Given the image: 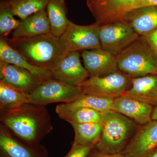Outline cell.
<instances>
[{
    "label": "cell",
    "mask_w": 157,
    "mask_h": 157,
    "mask_svg": "<svg viewBox=\"0 0 157 157\" xmlns=\"http://www.w3.org/2000/svg\"><path fill=\"white\" fill-rule=\"evenodd\" d=\"M119 70L131 78L157 76V53L143 37L117 56Z\"/></svg>",
    "instance_id": "4"
},
{
    "label": "cell",
    "mask_w": 157,
    "mask_h": 157,
    "mask_svg": "<svg viewBox=\"0 0 157 157\" xmlns=\"http://www.w3.org/2000/svg\"><path fill=\"white\" fill-rule=\"evenodd\" d=\"M33 66L51 70L68 52L60 38L52 34L32 38H5Z\"/></svg>",
    "instance_id": "2"
},
{
    "label": "cell",
    "mask_w": 157,
    "mask_h": 157,
    "mask_svg": "<svg viewBox=\"0 0 157 157\" xmlns=\"http://www.w3.org/2000/svg\"><path fill=\"white\" fill-rule=\"evenodd\" d=\"M46 11L51 34L58 38L61 36L67 26V8L66 0H48Z\"/></svg>",
    "instance_id": "21"
},
{
    "label": "cell",
    "mask_w": 157,
    "mask_h": 157,
    "mask_svg": "<svg viewBox=\"0 0 157 157\" xmlns=\"http://www.w3.org/2000/svg\"><path fill=\"white\" fill-rule=\"evenodd\" d=\"M95 145H72V147L65 157H87Z\"/></svg>",
    "instance_id": "27"
},
{
    "label": "cell",
    "mask_w": 157,
    "mask_h": 157,
    "mask_svg": "<svg viewBox=\"0 0 157 157\" xmlns=\"http://www.w3.org/2000/svg\"><path fill=\"white\" fill-rule=\"evenodd\" d=\"M81 56L90 76H107L119 70L117 56L103 48L83 51Z\"/></svg>",
    "instance_id": "13"
},
{
    "label": "cell",
    "mask_w": 157,
    "mask_h": 157,
    "mask_svg": "<svg viewBox=\"0 0 157 157\" xmlns=\"http://www.w3.org/2000/svg\"><path fill=\"white\" fill-rule=\"evenodd\" d=\"M83 94L79 86L68 85L52 78L42 82L27 95L29 103L46 106L52 103H72Z\"/></svg>",
    "instance_id": "6"
},
{
    "label": "cell",
    "mask_w": 157,
    "mask_h": 157,
    "mask_svg": "<svg viewBox=\"0 0 157 157\" xmlns=\"http://www.w3.org/2000/svg\"><path fill=\"white\" fill-rule=\"evenodd\" d=\"M94 148L95 151L93 152L92 151L87 157H126L124 155L121 153L114 154H105L101 153L97 151L95 149V147Z\"/></svg>",
    "instance_id": "29"
},
{
    "label": "cell",
    "mask_w": 157,
    "mask_h": 157,
    "mask_svg": "<svg viewBox=\"0 0 157 157\" xmlns=\"http://www.w3.org/2000/svg\"><path fill=\"white\" fill-rule=\"evenodd\" d=\"M51 72L53 78L71 86H78L90 77L82 65L79 52H68Z\"/></svg>",
    "instance_id": "10"
},
{
    "label": "cell",
    "mask_w": 157,
    "mask_h": 157,
    "mask_svg": "<svg viewBox=\"0 0 157 157\" xmlns=\"http://www.w3.org/2000/svg\"><path fill=\"white\" fill-rule=\"evenodd\" d=\"M49 34H52L50 22L45 9L21 20L19 25L12 33V38H32Z\"/></svg>",
    "instance_id": "16"
},
{
    "label": "cell",
    "mask_w": 157,
    "mask_h": 157,
    "mask_svg": "<svg viewBox=\"0 0 157 157\" xmlns=\"http://www.w3.org/2000/svg\"><path fill=\"white\" fill-rule=\"evenodd\" d=\"M99 37L101 48L117 56L140 36L127 23L121 20L100 25Z\"/></svg>",
    "instance_id": "8"
},
{
    "label": "cell",
    "mask_w": 157,
    "mask_h": 157,
    "mask_svg": "<svg viewBox=\"0 0 157 157\" xmlns=\"http://www.w3.org/2000/svg\"><path fill=\"white\" fill-rule=\"evenodd\" d=\"M75 134L74 145H96L102 132V123H71Z\"/></svg>",
    "instance_id": "23"
},
{
    "label": "cell",
    "mask_w": 157,
    "mask_h": 157,
    "mask_svg": "<svg viewBox=\"0 0 157 157\" xmlns=\"http://www.w3.org/2000/svg\"><path fill=\"white\" fill-rule=\"evenodd\" d=\"M96 22L102 25L122 20L129 12L157 6V0H86Z\"/></svg>",
    "instance_id": "5"
},
{
    "label": "cell",
    "mask_w": 157,
    "mask_h": 157,
    "mask_svg": "<svg viewBox=\"0 0 157 157\" xmlns=\"http://www.w3.org/2000/svg\"><path fill=\"white\" fill-rule=\"evenodd\" d=\"M14 16L23 20L46 9L48 0H7Z\"/></svg>",
    "instance_id": "24"
},
{
    "label": "cell",
    "mask_w": 157,
    "mask_h": 157,
    "mask_svg": "<svg viewBox=\"0 0 157 157\" xmlns=\"http://www.w3.org/2000/svg\"><path fill=\"white\" fill-rule=\"evenodd\" d=\"M9 7L7 0L0 2V36L1 38L6 37L19 25L20 20L16 19Z\"/></svg>",
    "instance_id": "26"
},
{
    "label": "cell",
    "mask_w": 157,
    "mask_h": 157,
    "mask_svg": "<svg viewBox=\"0 0 157 157\" xmlns=\"http://www.w3.org/2000/svg\"><path fill=\"white\" fill-rule=\"evenodd\" d=\"M151 120L157 121V106L153 110L151 115Z\"/></svg>",
    "instance_id": "31"
},
{
    "label": "cell",
    "mask_w": 157,
    "mask_h": 157,
    "mask_svg": "<svg viewBox=\"0 0 157 157\" xmlns=\"http://www.w3.org/2000/svg\"><path fill=\"white\" fill-rule=\"evenodd\" d=\"M0 61L24 68L42 81L53 78L50 70L31 64L22 55L12 48L3 38L0 39Z\"/></svg>",
    "instance_id": "19"
},
{
    "label": "cell",
    "mask_w": 157,
    "mask_h": 157,
    "mask_svg": "<svg viewBox=\"0 0 157 157\" xmlns=\"http://www.w3.org/2000/svg\"><path fill=\"white\" fill-rule=\"evenodd\" d=\"M157 147V121L151 120L136 129L123 155L126 157H143Z\"/></svg>",
    "instance_id": "11"
},
{
    "label": "cell",
    "mask_w": 157,
    "mask_h": 157,
    "mask_svg": "<svg viewBox=\"0 0 157 157\" xmlns=\"http://www.w3.org/2000/svg\"><path fill=\"white\" fill-rule=\"evenodd\" d=\"M56 112L61 119L70 124L102 123V113L88 107H76L62 103L56 107Z\"/></svg>",
    "instance_id": "20"
},
{
    "label": "cell",
    "mask_w": 157,
    "mask_h": 157,
    "mask_svg": "<svg viewBox=\"0 0 157 157\" xmlns=\"http://www.w3.org/2000/svg\"><path fill=\"white\" fill-rule=\"evenodd\" d=\"M132 78L119 70L103 76H90L79 85L83 94L113 98L123 96L131 88Z\"/></svg>",
    "instance_id": "7"
},
{
    "label": "cell",
    "mask_w": 157,
    "mask_h": 157,
    "mask_svg": "<svg viewBox=\"0 0 157 157\" xmlns=\"http://www.w3.org/2000/svg\"><path fill=\"white\" fill-rule=\"evenodd\" d=\"M152 105L157 104V76L132 78L131 88L124 95Z\"/></svg>",
    "instance_id": "18"
},
{
    "label": "cell",
    "mask_w": 157,
    "mask_h": 157,
    "mask_svg": "<svg viewBox=\"0 0 157 157\" xmlns=\"http://www.w3.org/2000/svg\"><path fill=\"white\" fill-rule=\"evenodd\" d=\"M0 78L26 94H28L42 82L28 70L0 61Z\"/></svg>",
    "instance_id": "14"
},
{
    "label": "cell",
    "mask_w": 157,
    "mask_h": 157,
    "mask_svg": "<svg viewBox=\"0 0 157 157\" xmlns=\"http://www.w3.org/2000/svg\"><path fill=\"white\" fill-rule=\"evenodd\" d=\"M29 103L27 94L0 80V112L17 109Z\"/></svg>",
    "instance_id": "22"
},
{
    "label": "cell",
    "mask_w": 157,
    "mask_h": 157,
    "mask_svg": "<svg viewBox=\"0 0 157 157\" xmlns=\"http://www.w3.org/2000/svg\"><path fill=\"white\" fill-rule=\"evenodd\" d=\"M113 100V98L83 94L76 101L67 104L76 107H88L104 113L112 109Z\"/></svg>",
    "instance_id": "25"
},
{
    "label": "cell",
    "mask_w": 157,
    "mask_h": 157,
    "mask_svg": "<svg viewBox=\"0 0 157 157\" xmlns=\"http://www.w3.org/2000/svg\"><path fill=\"white\" fill-rule=\"evenodd\" d=\"M1 157H48L40 145H29L16 138L2 125H0Z\"/></svg>",
    "instance_id": "12"
},
{
    "label": "cell",
    "mask_w": 157,
    "mask_h": 157,
    "mask_svg": "<svg viewBox=\"0 0 157 157\" xmlns=\"http://www.w3.org/2000/svg\"><path fill=\"white\" fill-rule=\"evenodd\" d=\"M143 157H157V149L156 148L150 152Z\"/></svg>",
    "instance_id": "30"
},
{
    "label": "cell",
    "mask_w": 157,
    "mask_h": 157,
    "mask_svg": "<svg viewBox=\"0 0 157 157\" xmlns=\"http://www.w3.org/2000/svg\"><path fill=\"white\" fill-rule=\"evenodd\" d=\"M100 25L96 22L91 25H80L69 21L61 41L69 52L91 50L101 48L99 40Z\"/></svg>",
    "instance_id": "9"
},
{
    "label": "cell",
    "mask_w": 157,
    "mask_h": 157,
    "mask_svg": "<svg viewBox=\"0 0 157 157\" xmlns=\"http://www.w3.org/2000/svg\"><path fill=\"white\" fill-rule=\"evenodd\" d=\"M133 121L113 110L102 113L101 137L95 149L105 154L121 153L136 130Z\"/></svg>",
    "instance_id": "3"
},
{
    "label": "cell",
    "mask_w": 157,
    "mask_h": 157,
    "mask_svg": "<svg viewBox=\"0 0 157 157\" xmlns=\"http://www.w3.org/2000/svg\"><path fill=\"white\" fill-rule=\"evenodd\" d=\"M142 37L146 40L157 53V29L145 36Z\"/></svg>",
    "instance_id": "28"
},
{
    "label": "cell",
    "mask_w": 157,
    "mask_h": 157,
    "mask_svg": "<svg viewBox=\"0 0 157 157\" xmlns=\"http://www.w3.org/2000/svg\"><path fill=\"white\" fill-rule=\"evenodd\" d=\"M1 124L16 138L29 145L40 144L53 130L46 106L27 103L17 109L0 112Z\"/></svg>",
    "instance_id": "1"
},
{
    "label": "cell",
    "mask_w": 157,
    "mask_h": 157,
    "mask_svg": "<svg viewBox=\"0 0 157 157\" xmlns=\"http://www.w3.org/2000/svg\"><path fill=\"white\" fill-rule=\"evenodd\" d=\"M127 23L140 36H145L157 29V6L134 10L124 16Z\"/></svg>",
    "instance_id": "17"
},
{
    "label": "cell",
    "mask_w": 157,
    "mask_h": 157,
    "mask_svg": "<svg viewBox=\"0 0 157 157\" xmlns=\"http://www.w3.org/2000/svg\"><path fill=\"white\" fill-rule=\"evenodd\" d=\"M111 110L119 113L142 125L151 121L153 108L151 104L121 96L114 98Z\"/></svg>",
    "instance_id": "15"
}]
</instances>
